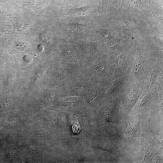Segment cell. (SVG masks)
Listing matches in <instances>:
<instances>
[{"mask_svg": "<svg viewBox=\"0 0 163 163\" xmlns=\"http://www.w3.org/2000/svg\"><path fill=\"white\" fill-rule=\"evenodd\" d=\"M108 25L120 33L135 38H143L151 33L154 27L142 15L124 11L120 18L114 16L107 21Z\"/></svg>", "mask_w": 163, "mask_h": 163, "instance_id": "1", "label": "cell"}, {"mask_svg": "<svg viewBox=\"0 0 163 163\" xmlns=\"http://www.w3.org/2000/svg\"><path fill=\"white\" fill-rule=\"evenodd\" d=\"M79 22L65 21L61 23L60 26L64 34L73 40H83L92 23L84 24Z\"/></svg>", "mask_w": 163, "mask_h": 163, "instance_id": "2", "label": "cell"}, {"mask_svg": "<svg viewBox=\"0 0 163 163\" xmlns=\"http://www.w3.org/2000/svg\"><path fill=\"white\" fill-rule=\"evenodd\" d=\"M151 5V0H121L120 8L130 13L142 15Z\"/></svg>", "mask_w": 163, "mask_h": 163, "instance_id": "3", "label": "cell"}, {"mask_svg": "<svg viewBox=\"0 0 163 163\" xmlns=\"http://www.w3.org/2000/svg\"><path fill=\"white\" fill-rule=\"evenodd\" d=\"M155 28L163 27V4L151 3L142 15Z\"/></svg>", "mask_w": 163, "mask_h": 163, "instance_id": "4", "label": "cell"}, {"mask_svg": "<svg viewBox=\"0 0 163 163\" xmlns=\"http://www.w3.org/2000/svg\"><path fill=\"white\" fill-rule=\"evenodd\" d=\"M102 5L99 8L100 17L106 21L114 16L116 10L120 8L121 0H101Z\"/></svg>", "mask_w": 163, "mask_h": 163, "instance_id": "5", "label": "cell"}, {"mask_svg": "<svg viewBox=\"0 0 163 163\" xmlns=\"http://www.w3.org/2000/svg\"><path fill=\"white\" fill-rule=\"evenodd\" d=\"M59 4L64 8L70 7L69 9L79 8L94 3L91 0H57Z\"/></svg>", "mask_w": 163, "mask_h": 163, "instance_id": "6", "label": "cell"}, {"mask_svg": "<svg viewBox=\"0 0 163 163\" xmlns=\"http://www.w3.org/2000/svg\"><path fill=\"white\" fill-rule=\"evenodd\" d=\"M72 129L73 132L77 133L79 132L81 130V127L79 125L75 123L73 125Z\"/></svg>", "mask_w": 163, "mask_h": 163, "instance_id": "7", "label": "cell"}, {"mask_svg": "<svg viewBox=\"0 0 163 163\" xmlns=\"http://www.w3.org/2000/svg\"></svg>", "mask_w": 163, "mask_h": 163, "instance_id": "8", "label": "cell"}]
</instances>
